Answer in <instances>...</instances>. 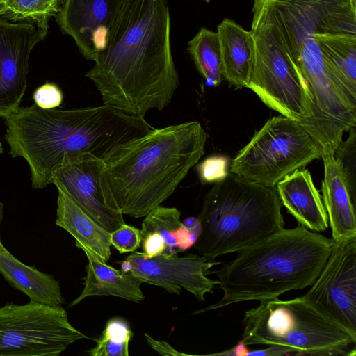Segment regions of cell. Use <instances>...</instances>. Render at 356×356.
<instances>
[{"label":"cell","instance_id":"obj_1","mask_svg":"<svg viewBox=\"0 0 356 356\" xmlns=\"http://www.w3.org/2000/svg\"><path fill=\"white\" fill-rule=\"evenodd\" d=\"M86 74L103 104L145 116L168 106L179 85L167 0H123L106 46Z\"/></svg>","mask_w":356,"mask_h":356},{"label":"cell","instance_id":"obj_2","mask_svg":"<svg viewBox=\"0 0 356 356\" xmlns=\"http://www.w3.org/2000/svg\"><path fill=\"white\" fill-rule=\"evenodd\" d=\"M5 139L12 157L28 163L32 188L51 183L66 155L88 153L103 159L113 149L155 128L145 116L103 104L74 109H45L35 103L6 118Z\"/></svg>","mask_w":356,"mask_h":356},{"label":"cell","instance_id":"obj_3","mask_svg":"<svg viewBox=\"0 0 356 356\" xmlns=\"http://www.w3.org/2000/svg\"><path fill=\"white\" fill-rule=\"evenodd\" d=\"M207 136L197 121L154 129L102 159L106 202L113 211L145 217L175 191L204 153Z\"/></svg>","mask_w":356,"mask_h":356},{"label":"cell","instance_id":"obj_4","mask_svg":"<svg viewBox=\"0 0 356 356\" xmlns=\"http://www.w3.org/2000/svg\"><path fill=\"white\" fill-rule=\"evenodd\" d=\"M334 242L298 224L283 228L238 252L215 271L223 296L193 314L249 300L278 298L314 282L329 257Z\"/></svg>","mask_w":356,"mask_h":356},{"label":"cell","instance_id":"obj_5","mask_svg":"<svg viewBox=\"0 0 356 356\" xmlns=\"http://www.w3.org/2000/svg\"><path fill=\"white\" fill-rule=\"evenodd\" d=\"M282 206L276 186L229 173L204 196L194 247L209 261L245 248L284 228Z\"/></svg>","mask_w":356,"mask_h":356},{"label":"cell","instance_id":"obj_6","mask_svg":"<svg viewBox=\"0 0 356 356\" xmlns=\"http://www.w3.org/2000/svg\"><path fill=\"white\" fill-rule=\"evenodd\" d=\"M241 343L277 345L296 355H356V337L321 312L304 296L264 300L244 315Z\"/></svg>","mask_w":356,"mask_h":356},{"label":"cell","instance_id":"obj_7","mask_svg":"<svg viewBox=\"0 0 356 356\" xmlns=\"http://www.w3.org/2000/svg\"><path fill=\"white\" fill-rule=\"evenodd\" d=\"M319 157V149L305 127L280 115L254 134L233 159L229 171L250 181L276 186L284 177Z\"/></svg>","mask_w":356,"mask_h":356},{"label":"cell","instance_id":"obj_8","mask_svg":"<svg viewBox=\"0 0 356 356\" xmlns=\"http://www.w3.org/2000/svg\"><path fill=\"white\" fill-rule=\"evenodd\" d=\"M87 338L70 323L62 306L29 302L0 307V355L57 356Z\"/></svg>","mask_w":356,"mask_h":356},{"label":"cell","instance_id":"obj_9","mask_svg":"<svg viewBox=\"0 0 356 356\" xmlns=\"http://www.w3.org/2000/svg\"><path fill=\"white\" fill-rule=\"evenodd\" d=\"M254 60L246 86L270 108L300 122L306 129L313 104L300 74L260 31L251 27Z\"/></svg>","mask_w":356,"mask_h":356},{"label":"cell","instance_id":"obj_10","mask_svg":"<svg viewBox=\"0 0 356 356\" xmlns=\"http://www.w3.org/2000/svg\"><path fill=\"white\" fill-rule=\"evenodd\" d=\"M333 242L321 271L303 296L356 337V236Z\"/></svg>","mask_w":356,"mask_h":356},{"label":"cell","instance_id":"obj_11","mask_svg":"<svg viewBox=\"0 0 356 356\" xmlns=\"http://www.w3.org/2000/svg\"><path fill=\"white\" fill-rule=\"evenodd\" d=\"M220 264L198 254H163L149 258L143 252H134L120 262V266L122 271L131 273L143 283L161 286L177 295L184 289L204 302L206 293H213L214 286L219 283L207 277L210 274L209 270Z\"/></svg>","mask_w":356,"mask_h":356},{"label":"cell","instance_id":"obj_12","mask_svg":"<svg viewBox=\"0 0 356 356\" xmlns=\"http://www.w3.org/2000/svg\"><path fill=\"white\" fill-rule=\"evenodd\" d=\"M52 183L109 232L125 223L123 215L106 204L102 159L88 153L66 155Z\"/></svg>","mask_w":356,"mask_h":356},{"label":"cell","instance_id":"obj_13","mask_svg":"<svg viewBox=\"0 0 356 356\" xmlns=\"http://www.w3.org/2000/svg\"><path fill=\"white\" fill-rule=\"evenodd\" d=\"M47 32L34 23H12L0 18L1 118H8L19 108L27 88L31 51Z\"/></svg>","mask_w":356,"mask_h":356},{"label":"cell","instance_id":"obj_14","mask_svg":"<svg viewBox=\"0 0 356 356\" xmlns=\"http://www.w3.org/2000/svg\"><path fill=\"white\" fill-rule=\"evenodd\" d=\"M123 0H65L56 22L79 51L94 61L106 46L108 33Z\"/></svg>","mask_w":356,"mask_h":356},{"label":"cell","instance_id":"obj_15","mask_svg":"<svg viewBox=\"0 0 356 356\" xmlns=\"http://www.w3.org/2000/svg\"><path fill=\"white\" fill-rule=\"evenodd\" d=\"M324 178L321 191L333 241L356 236V201L352 197L345 174L334 155L323 156Z\"/></svg>","mask_w":356,"mask_h":356},{"label":"cell","instance_id":"obj_16","mask_svg":"<svg viewBox=\"0 0 356 356\" xmlns=\"http://www.w3.org/2000/svg\"><path fill=\"white\" fill-rule=\"evenodd\" d=\"M276 188L282 205L298 224L316 232L328 228V218L322 197L308 170H294L280 181Z\"/></svg>","mask_w":356,"mask_h":356},{"label":"cell","instance_id":"obj_17","mask_svg":"<svg viewBox=\"0 0 356 356\" xmlns=\"http://www.w3.org/2000/svg\"><path fill=\"white\" fill-rule=\"evenodd\" d=\"M56 225L75 239L76 245L86 250L103 263L111 255L110 233L71 197L58 190Z\"/></svg>","mask_w":356,"mask_h":356},{"label":"cell","instance_id":"obj_18","mask_svg":"<svg viewBox=\"0 0 356 356\" xmlns=\"http://www.w3.org/2000/svg\"><path fill=\"white\" fill-rule=\"evenodd\" d=\"M222 75L236 88L247 86L252 70L254 42L250 31L225 18L217 27Z\"/></svg>","mask_w":356,"mask_h":356},{"label":"cell","instance_id":"obj_19","mask_svg":"<svg viewBox=\"0 0 356 356\" xmlns=\"http://www.w3.org/2000/svg\"><path fill=\"white\" fill-rule=\"evenodd\" d=\"M88 259L84 287L81 294L70 307L75 306L89 296H112L131 302H140L145 297L140 286L143 282L129 272L117 270L103 263L86 250Z\"/></svg>","mask_w":356,"mask_h":356},{"label":"cell","instance_id":"obj_20","mask_svg":"<svg viewBox=\"0 0 356 356\" xmlns=\"http://www.w3.org/2000/svg\"><path fill=\"white\" fill-rule=\"evenodd\" d=\"M0 273L31 302L51 307L64 303L60 285L52 275L22 263L3 244H0Z\"/></svg>","mask_w":356,"mask_h":356},{"label":"cell","instance_id":"obj_21","mask_svg":"<svg viewBox=\"0 0 356 356\" xmlns=\"http://www.w3.org/2000/svg\"><path fill=\"white\" fill-rule=\"evenodd\" d=\"M315 37L324 56L356 91V33H318Z\"/></svg>","mask_w":356,"mask_h":356},{"label":"cell","instance_id":"obj_22","mask_svg":"<svg viewBox=\"0 0 356 356\" xmlns=\"http://www.w3.org/2000/svg\"><path fill=\"white\" fill-rule=\"evenodd\" d=\"M188 50L208 86H218L224 79L217 32L201 28L188 42Z\"/></svg>","mask_w":356,"mask_h":356},{"label":"cell","instance_id":"obj_23","mask_svg":"<svg viewBox=\"0 0 356 356\" xmlns=\"http://www.w3.org/2000/svg\"><path fill=\"white\" fill-rule=\"evenodd\" d=\"M65 0H0V16L13 22L34 23L48 30Z\"/></svg>","mask_w":356,"mask_h":356},{"label":"cell","instance_id":"obj_24","mask_svg":"<svg viewBox=\"0 0 356 356\" xmlns=\"http://www.w3.org/2000/svg\"><path fill=\"white\" fill-rule=\"evenodd\" d=\"M181 213L175 207L157 206L150 211L142 222V238L149 233H157L165 245L164 254H178L177 234L182 225Z\"/></svg>","mask_w":356,"mask_h":356},{"label":"cell","instance_id":"obj_25","mask_svg":"<svg viewBox=\"0 0 356 356\" xmlns=\"http://www.w3.org/2000/svg\"><path fill=\"white\" fill-rule=\"evenodd\" d=\"M133 332L122 318H113L106 324L101 337L88 354L90 356H129Z\"/></svg>","mask_w":356,"mask_h":356},{"label":"cell","instance_id":"obj_26","mask_svg":"<svg viewBox=\"0 0 356 356\" xmlns=\"http://www.w3.org/2000/svg\"><path fill=\"white\" fill-rule=\"evenodd\" d=\"M348 138L339 145L334 152V158L340 164L345 174L350 195L356 201V127L349 131Z\"/></svg>","mask_w":356,"mask_h":356},{"label":"cell","instance_id":"obj_27","mask_svg":"<svg viewBox=\"0 0 356 356\" xmlns=\"http://www.w3.org/2000/svg\"><path fill=\"white\" fill-rule=\"evenodd\" d=\"M230 169V159L224 155H213L206 158L197 166L202 183H217L223 180Z\"/></svg>","mask_w":356,"mask_h":356},{"label":"cell","instance_id":"obj_28","mask_svg":"<svg viewBox=\"0 0 356 356\" xmlns=\"http://www.w3.org/2000/svg\"><path fill=\"white\" fill-rule=\"evenodd\" d=\"M141 242L140 229L126 223L110 233L111 245L122 254L135 252Z\"/></svg>","mask_w":356,"mask_h":356},{"label":"cell","instance_id":"obj_29","mask_svg":"<svg viewBox=\"0 0 356 356\" xmlns=\"http://www.w3.org/2000/svg\"><path fill=\"white\" fill-rule=\"evenodd\" d=\"M33 99L35 104L42 108H55L60 106L63 94L56 84L47 82L34 91Z\"/></svg>","mask_w":356,"mask_h":356},{"label":"cell","instance_id":"obj_30","mask_svg":"<svg viewBox=\"0 0 356 356\" xmlns=\"http://www.w3.org/2000/svg\"><path fill=\"white\" fill-rule=\"evenodd\" d=\"M143 253L149 258L164 254L165 245L163 238L157 233H149L143 237Z\"/></svg>","mask_w":356,"mask_h":356},{"label":"cell","instance_id":"obj_31","mask_svg":"<svg viewBox=\"0 0 356 356\" xmlns=\"http://www.w3.org/2000/svg\"><path fill=\"white\" fill-rule=\"evenodd\" d=\"M265 349L248 350L246 356H283L294 355L293 350L288 347L270 345Z\"/></svg>","mask_w":356,"mask_h":356},{"label":"cell","instance_id":"obj_32","mask_svg":"<svg viewBox=\"0 0 356 356\" xmlns=\"http://www.w3.org/2000/svg\"><path fill=\"white\" fill-rule=\"evenodd\" d=\"M145 337L149 346L157 353L163 355H188L187 353L179 352L165 341H158L153 339L147 334Z\"/></svg>","mask_w":356,"mask_h":356},{"label":"cell","instance_id":"obj_33","mask_svg":"<svg viewBox=\"0 0 356 356\" xmlns=\"http://www.w3.org/2000/svg\"><path fill=\"white\" fill-rule=\"evenodd\" d=\"M248 350L246 346L238 341V344L232 348L217 353L209 354L208 355H225V356H246Z\"/></svg>","mask_w":356,"mask_h":356},{"label":"cell","instance_id":"obj_34","mask_svg":"<svg viewBox=\"0 0 356 356\" xmlns=\"http://www.w3.org/2000/svg\"><path fill=\"white\" fill-rule=\"evenodd\" d=\"M3 204L0 201V225H1V222L3 219ZM0 244H2L1 241V234H0Z\"/></svg>","mask_w":356,"mask_h":356},{"label":"cell","instance_id":"obj_35","mask_svg":"<svg viewBox=\"0 0 356 356\" xmlns=\"http://www.w3.org/2000/svg\"><path fill=\"white\" fill-rule=\"evenodd\" d=\"M3 149L2 143H1V139H0V154L3 153Z\"/></svg>","mask_w":356,"mask_h":356}]
</instances>
